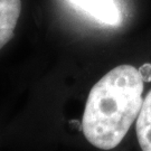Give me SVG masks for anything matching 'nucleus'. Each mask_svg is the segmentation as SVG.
Segmentation results:
<instances>
[{
    "label": "nucleus",
    "instance_id": "nucleus-2",
    "mask_svg": "<svg viewBox=\"0 0 151 151\" xmlns=\"http://www.w3.org/2000/svg\"><path fill=\"white\" fill-rule=\"evenodd\" d=\"M72 5L82 9L106 25H118L121 22V14L114 0H70Z\"/></svg>",
    "mask_w": 151,
    "mask_h": 151
},
{
    "label": "nucleus",
    "instance_id": "nucleus-3",
    "mask_svg": "<svg viewBox=\"0 0 151 151\" xmlns=\"http://www.w3.org/2000/svg\"><path fill=\"white\" fill-rule=\"evenodd\" d=\"M20 11V0H0V49L14 36Z\"/></svg>",
    "mask_w": 151,
    "mask_h": 151
},
{
    "label": "nucleus",
    "instance_id": "nucleus-4",
    "mask_svg": "<svg viewBox=\"0 0 151 151\" xmlns=\"http://www.w3.org/2000/svg\"><path fill=\"white\" fill-rule=\"evenodd\" d=\"M137 137L141 149L151 151V91L147 94L137 119Z\"/></svg>",
    "mask_w": 151,
    "mask_h": 151
},
{
    "label": "nucleus",
    "instance_id": "nucleus-1",
    "mask_svg": "<svg viewBox=\"0 0 151 151\" xmlns=\"http://www.w3.org/2000/svg\"><path fill=\"white\" fill-rule=\"evenodd\" d=\"M143 78L132 65H119L90 91L82 120L87 141L102 150L120 145L142 106Z\"/></svg>",
    "mask_w": 151,
    "mask_h": 151
}]
</instances>
